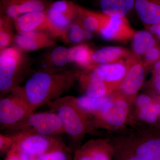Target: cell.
<instances>
[{
	"label": "cell",
	"instance_id": "1",
	"mask_svg": "<svg viewBox=\"0 0 160 160\" xmlns=\"http://www.w3.org/2000/svg\"><path fill=\"white\" fill-rule=\"evenodd\" d=\"M81 72L68 69L53 71L38 69L29 76L24 86L13 92L25 100L32 112L68 92Z\"/></svg>",
	"mask_w": 160,
	"mask_h": 160
},
{
	"label": "cell",
	"instance_id": "2",
	"mask_svg": "<svg viewBox=\"0 0 160 160\" xmlns=\"http://www.w3.org/2000/svg\"><path fill=\"white\" fill-rule=\"evenodd\" d=\"M27 52L16 46L0 49V95L13 92L30 73L32 61Z\"/></svg>",
	"mask_w": 160,
	"mask_h": 160
},
{
	"label": "cell",
	"instance_id": "3",
	"mask_svg": "<svg viewBox=\"0 0 160 160\" xmlns=\"http://www.w3.org/2000/svg\"><path fill=\"white\" fill-rule=\"evenodd\" d=\"M50 111L57 114L62 125L64 133L70 142V149L74 151L86 133L88 125L87 114L79 108L71 96H62L47 104Z\"/></svg>",
	"mask_w": 160,
	"mask_h": 160
},
{
	"label": "cell",
	"instance_id": "4",
	"mask_svg": "<svg viewBox=\"0 0 160 160\" xmlns=\"http://www.w3.org/2000/svg\"><path fill=\"white\" fill-rule=\"evenodd\" d=\"M11 133L31 132L48 136L64 133L59 118L53 112H31L17 124L6 129Z\"/></svg>",
	"mask_w": 160,
	"mask_h": 160
},
{
	"label": "cell",
	"instance_id": "5",
	"mask_svg": "<svg viewBox=\"0 0 160 160\" xmlns=\"http://www.w3.org/2000/svg\"><path fill=\"white\" fill-rule=\"evenodd\" d=\"M16 134L13 146L32 159L36 158L65 145L56 136H48L31 132H20Z\"/></svg>",
	"mask_w": 160,
	"mask_h": 160
},
{
	"label": "cell",
	"instance_id": "6",
	"mask_svg": "<svg viewBox=\"0 0 160 160\" xmlns=\"http://www.w3.org/2000/svg\"><path fill=\"white\" fill-rule=\"evenodd\" d=\"M33 112L25 100L14 92L0 100L1 129H7Z\"/></svg>",
	"mask_w": 160,
	"mask_h": 160
},
{
	"label": "cell",
	"instance_id": "7",
	"mask_svg": "<svg viewBox=\"0 0 160 160\" xmlns=\"http://www.w3.org/2000/svg\"><path fill=\"white\" fill-rule=\"evenodd\" d=\"M46 12L59 38L62 32L77 19L79 5L69 0H58L52 2Z\"/></svg>",
	"mask_w": 160,
	"mask_h": 160
},
{
	"label": "cell",
	"instance_id": "8",
	"mask_svg": "<svg viewBox=\"0 0 160 160\" xmlns=\"http://www.w3.org/2000/svg\"><path fill=\"white\" fill-rule=\"evenodd\" d=\"M15 28L18 34L32 32H42L54 38H58L46 11H36L20 16L14 19Z\"/></svg>",
	"mask_w": 160,
	"mask_h": 160
},
{
	"label": "cell",
	"instance_id": "9",
	"mask_svg": "<svg viewBox=\"0 0 160 160\" xmlns=\"http://www.w3.org/2000/svg\"><path fill=\"white\" fill-rule=\"evenodd\" d=\"M126 59L127 72L120 84V89L124 94L132 96L138 91L142 85L145 67L141 57L133 52Z\"/></svg>",
	"mask_w": 160,
	"mask_h": 160
},
{
	"label": "cell",
	"instance_id": "10",
	"mask_svg": "<svg viewBox=\"0 0 160 160\" xmlns=\"http://www.w3.org/2000/svg\"><path fill=\"white\" fill-rule=\"evenodd\" d=\"M50 0H0V14L15 19L36 11H46Z\"/></svg>",
	"mask_w": 160,
	"mask_h": 160
},
{
	"label": "cell",
	"instance_id": "11",
	"mask_svg": "<svg viewBox=\"0 0 160 160\" xmlns=\"http://www.w3.org/2000/svg\"><path fill=\"white\" fill-rule=\"evenodd\" d=\"M136 32L129 25L126 17L110 16L107 25L98 33L106 40L126 42L132 38Z\"/></svg>",
	"mask_w": 160,
	"mask_h": 160
},
{
	"label": "cell",
	"instance_id": "12",
	"mask_svg": "<svg viewBox=\"0 0 160 160\" xmlns=\"http://www.w3.org/2000/svg\"><path fill=\"white\" fill-rule=\"evenodd\" d=\"M40 61V68L39 69L48 71H58L68 69L72 63L69 48L63 46H56L50 49L41 57Z\"/></svg>",
	"mask_w": 160,
	"mask_h": 160
},
{
	"label": "cell",
	"instance_id": "13",
	"mask_svg": "<svg viewBox=\"0 0 160 160\" xmlns=\"http://www.w3.org/2000/svg\"><path fill=\"white\" fill-rule=\"evenodd\" d=\"M15 45L26 52L34 51L51 48L56 45L54 38L42 32H32L16 34Z\"/></svg>",
	"mask_w": 160,
	"mask_h": 160
},
{
	"label": "cell",
	"instance_id": "14",
	"mask_svg": "<svg viewBox=\"0 0 160 160\" xmlns=\"http://www.w3.org/2000/svg\"><path fill=\"white\" fill-rule=\"evenodd\" d=\"M78 80L85 95L94 98L106 97L109 88L99 75L94 67L81 72Z\"/></svg>",
	"mask_w": 160,
	"mask_h": 160
},
{
	"label": "cell",
	"instance_id": "15",
	"mask_svg": "<svg viewBox=\"0 0 160 160\" xmlns=\"http://www.w3.org/2000/svg\"><path fill=\"white\" fill-rule=\"evenodd\" d=\"M112 150L104 142L90 141L74 151L72 160H111Z\"/></svg>",
	"mask_w": 160,
	"mask_h": 160
},
{
	"label": "cell",
	"instance_id": "16",
	"mask_svg": "<svg viewBox=\"0 0 160 160\" xmlns=\"http://www.w3.org/2000/svg\"><path fill=\"white\" fill-rule=\"evenodd\" d=\"M127 112L128 106L125 101L111 100L96 116L98 119L105 124L119 127L125 123Z\"/></svg>",
	"mask_w": 160,
	"mask_h": 160
},
{
	"label": "cell",
	"instance_id": "17",
	"mask_svg": "<svg viewBox=\"0 0 160 160\" xmlns=\"http://www.w3.org/2000/svg\"><path fill=\"white\" fill-rule=\"evenodd\" d=\"M93 67L109 89L120 85L127 70L126 63L122 60L112 64H103Z\"/></svg>",
	"mask_w": 160,
	"mask_h": 160
},
{
	"label": "cell",
	"instance_id": "18",
	"mask_svg": "<svg viewBox=\"0 0 160 160\" xmlns=\"http://www.w3.org/2000/svg\"><path fill=\"white\" fill-rule=\"evenodd\" d=\"M109 17L102 12L91 11L79 6L77 20L86 31L99 33L107 25Z\"/></svg>",
	"mask_w": 160,
	"mask_h": 160
},
{
	"label": "cell",
	"instance_id": "19",
	"mask_svg": "<svg viewBox=\"0 0 160 160\" xmlns=\"http://www.w3.org/2000/svg\"><path fill=\"white\" fill-rule=\"evenodd\" d=\"M140 19L147 26L160 23V0H134Z\"/></svg>",
	"mask_w": 160,
	"mask_h": 160
},
{
	"label": "cell",
	"instance_id": "20",
	"mask_svg": "<svg viewBox=\"0 0 160 160\" xmlns=\"http://www.w3.org/2000/svg\"><path fill=\"white\" fill-rule=\"evenodd\" d=\"M129 50L118 46H106L94 51L92 58V67L112 64L127 58L131 54Z\"/></svg>",
	"mask_w": 160,
	"mask_h": 160
},
{
	"label": "cell",
	"instance_id": "21",
	"mask_svg": "<svg viewBox=\"0 0 160 160\" xmlns=\"http://www.w3.org/2000/svg\"><path fill=\"white\" fill-rule=\"evenodd\" d=\"M126 158L134 157L141 160H160V139L144 141L128 150Z\"/></svg>",
	"mask_w": 160,
	"mask_h": 160
},
{
	"label": "cell",
	"instance_id": "22",
	"mask_svg": "<svg viewBox=\"0 0 160 160\" xmlns=\"http://www.w3.org/2000/svg\"><path fill=\"white\" fill-rule=\"evenodd\" d=\"M102 13L110 17H124L134 6V0H97Z\"/></svg>",
	"mask_w": 160,
	"mask_h": 160
},
{
	"label": "cell",
	"instance_id": "23",
	"mask_svg": "<svg viewBox=\"0 0 160 160\" xmlns=\"http://www.w3.org/2000/svg\"><path fill=\"white\" fill-rule=\"evenodd\" d=\"M108 97L94 98L84 95L75 97V101L80 109L86 114L90 113L96 115L102 110L106 105L111 101Z\"/></svg>",
	"mask_w": 160,
	"mask_h": 160
},
{
	"label": "cell",
	"instance_id": "24",
	"mask_svg": "<svg viewBox=\"0 0 160 160\" xmlns=\"http://www.w3.org/2000/svg\"><path fill=\"white\" fill-rule=\"evenodd\" d=\"M72 62L81 68L87 69L92 66V58L94 50L88 45H75L69 48Z\"/></svg>",
	"mask_w": 160,
	"mask_h": 160
},
{
	"label": "cell",
	"instance_id": "25",
	"mask_svg": "<svg viewBox=\"0 0 160 160\" xmlns=\"http://www.w3.org/2000/svg\"><path fill=\"white\" fill-rule=\"evenodd\" d=\"M132 39L133 53L139 56L143 55L152 47L157 46L154 37L149 31L137 32Z\"/></svg>",
	"mask_w": 160,
	"mask_h": 160
},
{
	"label": "cell",
	"instance_id": "26",
	"mask_svg": "<svg viewBox=\"0 0 160 160\" xmlns=\"http://www.w3.org/2000/svg\"><path fill=\"white\" fill-rule=\"evenodd\" d=\"M14 20L0 14V49L9 47L15 36Z\"/></svg>",
	"mask_w": 160,
	"mask_h": 160
},
{
	"label": "cell",
	"instance_id": "27",
	"mask_svg": "<svg viewBox=\"0 0 160 160\" xmlns=\"http://www.w3.org/2000/svg\"><path fill=\"white\" fill-rule=\"evenodd\" d=\"M85 31L77 19L62 32L59 38L66 44L79 45L86 39Z\"/></svg>",
	"mask_w": 160,
	"mask_h": 160
},
{
	"label": "cell",
	"instance_id": "28",
	"mask_svg": "<svg viewBox=\"0 0 160 160\" xmlns=\"http://www.w3.org/2000/svg\"><path fill=\"white\" fill-rule=\"evenodd\" d=\"M70 152V149L64 145L35 159L39 160H72Z\"/></svg>",
	"mask_w": 160,
	"mask_h": 160
},
{
	"label": "cell",
	"instance_id": "29",
	"mask_svg": "<svg viewBox=\"0 0 160 160\" xmlns=\"http://www.w3.org/2000/svg\"><path fill=\"white\" fill-rule=\"evenodd\" d=\"M160 114V104L152 102L149 106L139 109V117L147 123H153Z\"/></svg>",
	"mask_w": 160,
	"mask_h": 160
},
{
	"label": "cell",
	"instance_id": "30",
	"mask_svg": "<svg viewBox=\"0 0 160 160\" xmlns=\"http://www.w3.org/2000/svg\"><path fill=\"white\" fill-rule=\"evenodd\" d=\"M16 139V133L0 134V153L7 154L14 145Z\"/></svg>",
	"mask_w": 160,
	"mask_h": 160
},
{
	"label": "cell",
	"instance_id": "31",
	"mask_svg": "<svg viewBox=\"0 0 160 160\" xmlns=\"http://www.w3.org/2000/svg\"><path fill=\"white\" fill-rule=\"evenodd\" d=\"M142 62L144 67H146L155 64L160 60V49L157 46L152 47L143 55Z\"/></svg>",
	"mask_w": 160,
	"mask_h": 160
},
{
	"label": "cell",
	"instance_id": "32",
	"mask_svg": "<svg viewBox=\"0 0 160 160\" xmlns=\"http://www.w3.org/2000/svg\"><path fill=\"white\" fill-rule=\"evenodd\" d=\"M31 158L23 153L16 147L13 146L12 148L6 154L5 160H32Z\"/></svg>",
	"mask_w": 160,
	"mask_h": 160
},
{
	"label": "cell",
	"instance_id": "33",
	"mask_svg": "<svg viewBox=\"0 0 160 160\" xmlns=\"http://www.w3.org/2000/svg\"><path fill=\"white\" fill-rule=\"evenodd\" d=\"M153 84L156 89L160 91V60L155 63L154 65Z\"/></svg>",
	"mask_w": 160,
	"mask_h": 160
},
{
	"label": "cell",
	"instance_id": "34",
	"mask_svg": "<svg viewBox=\"0 0 160 160\" xmlns=\"http://www.w3.org/2000/svg\"><path fill=\"white\" fill-rule=\"evenodd\" d=\"M152 100L149 96L146 94H141L136 99L137 105L139 109H141L152 104Z\"/></svg>",
	"mask_w": 160,
	"mask_h": 160
},
{
	"label": "cell",
	"instance_id": "35",
	"mask_svg": "<svg viewBox=\"0 0 160 160\" xmlns=\"http://www.w3.org/2000/svg\"><path fill=\"white\" fill-rule=\"evenodd\" d=\"M148 31L152 35L155 36L160 40V23L154 25L147 26Z\"/></svg>",
	"mask_w": 160,
	"mask_h": 160
},
{
	"label": "cell",
	"instance_id": "36",
	"mask_svg": "<svg viewBox=\"0 0 160 160\" xmlns=\"http://www.w3.org/2000/svg\"><path fill=\"white\" fill-rule=\"evenodd\" d=\"M123 160H141L140 159L138 158L134 157H132L127 158L124 159Z\"/></svg>",
	"mask_w": 160,
	"mask_h": 160
},
{
	"label": "cell",
	"instance_id": "37",
	"mask_svg": "<svg viewBox=\"0 0 160 160\" xmlns=\"http://www.w3.org/2000/svg\"><path fill=\"white\" fill-rule=\"evenodd\" d=\"M32 160H38V159H32Z\"/></svg>",
	"mask_w": 160,
	"mask_h": 160
}]
</instances>
